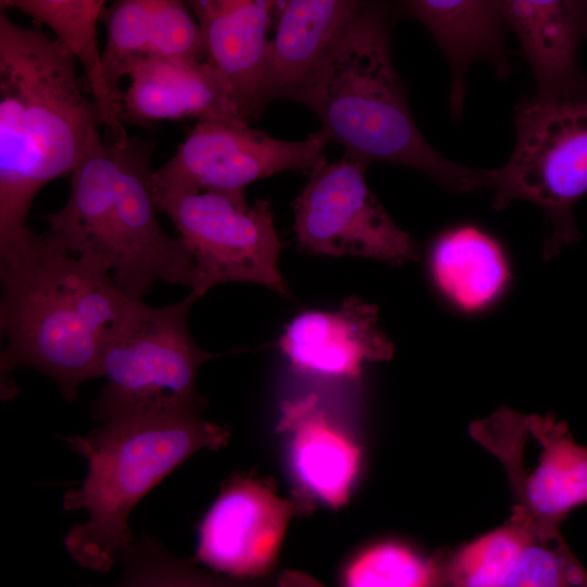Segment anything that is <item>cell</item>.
<instances>
[{"mask_svg":"<svg viewBox=\"0 0 587 587\" xmlns=\"http://www.w3.org/2000/svg\"><path fill=\"white\" fill-rule=\"evenodd\" d=\"M432 558L425 559L397 542L374 545L345 570L344 587H434Z\"/></svg>","mask_w":587,"mask_h":587,"instance_id":"26","label":"cell"},{"mask_svg":"<svg viewBox=\"0 0 587 587\" xmlns=\"http://www.w3.org/2000/svg\"><path fill=\"white\" fill-rule=\"evenodd\" d=\"M530 535V524L510 516L500 527L454 550L432 557L434 587H503Z\"/></svg>","mask_w":587,"mask_h":587,"instance_id":"23","label":"cell"},{"mask_svg":"<svg viewBox=\"0 0 587 587\" xmlns=\"http://www.w3.org/2000/svg\"><path fill=\"white\" fill-rule=\"evenodd\" d=\"M367 165L345 154L310 173L294 202V227L301 250L392 264L420 258V245L395 223L369 188Z\"/></svg>","mask_w":587,"mask_h":587,"instance_id":"10","label":"cell"},{"mask_svg":"<svg viewBox=\"0 0 587 587\" xmlns=\"http://www.w3.org/2000/svg\"><path fill=\"white\" fill-rule=\"evenodd\" d=\"M310 587H325V586H323L321 583H315L311 585Z\"/></svg>","mask_w":587,"mask_h":587,"instance_id":"27","label":"cell"},{"mask_svg":"<svg viewBox=\"0 0 587 587\" xmlns=\"http://www.w3.org/2000/svg\"><path fill=\"white\" fill-rule=\"evenodd\" d=\"M328 141L317 130L288 141L249 127L237 117L199 120L174 155L152 172L153 193L217 191L245 195L254 180L324 164Z\"/></svg>","mask_w":587,"mask_h":587,"instance_id":"11","label":"cell"},{"mask_svg":"<svg viewBox=\"0 0 587 587\" xmlns=\"http://www.w3.org/2000/svg\"><path fill=\"white\" fill-rule=\"evenodd\" d=\"M127 76L129 86L120 98L122 123L150 125L188 116L241 118L226 82L205 61L146 58L137 61Z\"/></svg>","mask_w":587,"mask_h":587,"instance_id":"16","label":"cell"},{"mask_svg":"<svg viewBox=\"0 0 587 587\" xmlns=\"http://www.w3.org/2000/svg\"><path fill=\"white\" fill-rule=\"evenodd\" d=\"M503 587H587V570L557 525H530V535Z\"/></svg>","mask_w":587,"mask_h":587,"instance_id":"25","label":"cell"},{"mask_svg":"<svg viewBox=\"0 0 587 587\" xmlns=\"http://www.w3.org/2000/svg\"><path fill=\"white\" fill-rule=\"evenodd\" d=\"M515 143L500 167L484 170L492 208L525 200L547 223L546 260L579 238L576 202L587 193V100H522L514 110Z\"/></svg>","mask_w":587,"mask_h":587,"instance_id":"7","label":"cell"},{"mask_svg":"<svg viewBox=\"0 0 587 587\" xmlns=\"http://www.w3.org/2000/svg\"><path fill=\"white\" fill-rule=\"evenodd\" d=\"M103 0H1V9H16L39 25H47L86 73L91 99L98 105L111 140L127 134L120 120V102L108 84L98 47L97 22L104 13Z\"/></svg>","mask_w":587,"mask_h":587,"instance_id":"22","label":"cell"},{"mask_svg":"<svg viewBox=\"0 0 587 587\" xmlns=\"http://www.w3.org/2000/svg\"><path fill=\"white\" fill-rule=\"evenodd\" d=\"M377 317L375 305L350 297L336 311H305L294 317L278 346L300 372L354 378L365 362L394 355Z\"/></svg>","mask_w":587,"mask_h":587,"instance_id":"15","label":"cell"},{"mask_svg":"<svg viewBox=\"0 0 587 587\" xmlns=\"http://www.w3.org/2000/svg\"><path fill=\"white\" fill-rule=\"evenodd\" d=\"M429 265L439 290L467 312L489 304L509 278L508 262L500 245L469 224L447 229L436 238Z\"/></svg>","mask_w":587,"mask_h":587,"instance_id":"21","label":"cell"},{"mask_svg":"<svg viewBox=\"0 0 587 587\" xmlns=\"http://www.w3.org/2000/svg\"><path fill=\"white\" fill-rule=\"evenodd\" d=\"M198 298L150 307L132 300L115 327L102 358L107 378L91 404L102 423L202 412L197 390L200 365L214 357L193 340L188 313Z\"/></svg>","mask_w":587,"mask_h":587,"instance_id":"6","label":"cell"},{"mask_svg":"<svg viewBox=\"0 0 587 587\" xmlns=\"http://www.w3.org/2000/svg\"><path fill=\"white\" fill-rule=\"evenodd\" d=\"M118 563L122 576L110 587H279L265 576L241 578L205 571L196 560L176 557L150 535L135 539Z\"/></svg>","mask_w":587,"mask_h":587,"instance_id":"24","label":"cell"},{"mask_svg":"<svg viewBox=\"0 0 587 587\" xmlns=\"http://www.w3.org/2000/svg\"><path fill=\"white\" fill-rule=\"evenodd\" d=\"M280 410L277 430L287 436L296 482L319 501L342 505L359 471L358 446L327 417L315 395L284 401Z\"/></svg>","mask_w":587,"mask_h":587,"instance_id":"19","label":"cell"},{"mask_svg":"<svg viewBox=\"0 0 587 587\" xmlns=\"http://www.w3.org/2000/svg\"><path fill=\"white\" fill-rule=\"evenodd\" d=\"M469 430L505 470L515 500L511 516L559 526L573 508L587 503V448L564 422L501 408Z\"/></svg>","mask_w":587,"mask_h":587,"instance_id":"9","label":"cell"},{"mask_svg":"<svg viewBox=\"0 0 587 587\" xmlns=\"http://www.w3.org/2000/svg\"><path fill=\"white\" fill-rule=\"evenodd\" d=\"M1 373L49 376L65 400L101 377L108 342L132 299L96 263L30 228L0 243Z\"/></svg>","mask_w":587,"mask_h":587,"instance_id":"1","label":"cell"},{"mask_svg":"<svg viewBox=\"0 0 587 587\" xmlns=\"http://www.w3.org/2000/svg\"><path fill=\"white\" fill-rule=\"evenodd\" d=\"M389 25L385 4L365 2L317 68L277 99L308 107L327 141L351 158L411 167L451 192L483 188L484 170L442 157L419 130L392 62Z\"/></svg>","mask_w":587,"mask_h":587,"instance_id":"3","label":"cell"},{"mask_svg":"<svg viewBox=\"0 0 587 587\" xmlns=\"http://www.w3.org/2000/svg\"><path fill=\"white\" fill-rule=\"evenodd\" d=\"M295 505L264 480L232 477L199 524L196 560L234 577L265 576L297 511Z\"/></svg>","mask_w":587,"mask_h":587,"instance_id":"12","label":"cell"},{"mask_svg":"<svg viewBox=\"0 0 587 587\" xmlns=\"http://www.w3.org/2000/svg\"><path fill=\"white\" fill-rule=\"evenodd\" d=\"M187 4L202 32L205 62L229 87L246 122L265 107L267 33L276 1L192 0Z\"/></svg>","mask_w":587,"mask_h":587,"instance_id":"13","label":"cell"},{"mask_svg":"<svg viewBox=\"0 0 587 587\" xmlns=\"http://www.w3.org/2000/svg\"><path fill=\"white\" fill-rule=\"evenodd\" d=\"M400 8L429 30L449 62V103L453 118L462 116L465 77L471 65L484 60L499 77L510 74L504 46L508 27L500 1L409 0L400 2Z\"/></svg>","mask_w":587,"mask_h":587,"instance_id":"18","label":"cell"},{"mask_svg":"<svg viewBox=\"0 0 587 587\" xmlns=\"http://www.w3.org/2000/svg\"><path fill=\"white\" fill-rule=\"evenodd\" d=\"M365 4L355 0H289L268 42L263 101L311 75Z\"/></svg>","mask_w":587,"mask_h":587,"instance_id":"20","label":"cell"},{"mask_svg":"<svg viewBox=\"0 0 587 587\" xmlns=\"http://www.w3.org/2000/svg\"><path fill=\"white\" fill-rule=\"evenodd\" d=\"M107 41L102 51L105 77L118 99L120 80L146 58L201 62V28L187 2L178 0H120L105 12Z\"/></svg>","mask_w":587,"mask_h":587,"instance_id":"17","label":"cell"},{"mask_svg":"<svg viewBox=\"0 0 587 587\" xmlns=\"http://www.w3.org/2000/svg\"><path fill=\"white\" fill-rule=\"evenodd\" d=\"M229 430L192 412L174 416L102 423L88 434L66 438L87 463L79 487L62 500L65 511H86L64 546L82 567L107 573L135 541L128 520L135 505L193 453L220 449Z\"/></svg>","mask_w":587,"mask_h":587,"instance_id":"5","label":"cell"},{"mask_svg":"<svg viewBox=\"0 0 587 587\" xmlns=\"http://www.w3.org/2000/svg\"><path fill=\"white\" fill-rule=\"evenodd\" d=\"M502 15L521 43L542 100H587L578 47L587 39V1L500 0Z\"/></svg>","mask_w":587,"mask_h":587,"instance_id":"14","label":"cell"},{"mask_svg":"<svg viewBox=\"0 0 587 587\" xmlns=\"http://www.w3.org/2000/svg\"><path fill=\"white\" fill-rule=\"evenodd\" d=\"M152 151L151 142L136 137L99 136L71 173L64 207L43 216L48 241L112 273L121 291L137 301L159 280L191 288L196 277L186 243L159 223Z\"/></svg>","mask_w":587,"mask_h":587,"instance_id":"4","label":"cell"},{"mask_svg":"<svg viewBox=\"0 0 587 587\" xmlns=\"http://www.w3.org/2000/svg\"><path fill=\"white\" fill-rule=\"evenodd\" d=\"M104 127L57 39L0 13V243L22 234L36 193L72 173Z\"/></svg>","mask_w":587,"mask_h":587,"instance_id":"2","label":"cell"},{"mask_svg":"<svg viewBox=\"0 0 587 587\" xmlns=\"http://www.w3.org/2000/svg\"><path fill=\"white\" fill-rule=\"evenodd\" d=\"M157 207L175 224L196 265L197 298L230 282L264 285L287 294L278 271L284 246L266 200L249 205L245 195L217 191L153 193Z\"/></svg>","mask_w":587,"mask_h":587,"instance_id":"8","label":"cell"}]
</instances>
